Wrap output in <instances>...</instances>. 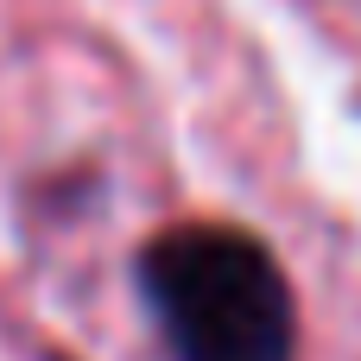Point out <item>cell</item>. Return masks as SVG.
Segmentation results:
<instances>
[{
    "label": "cell",
    "instance_id": "obj_1",
    "mask_svg": "<svg viewBox=\"0 0 361 361\" xmlns=\"http://www.w3.org/2000/svg\"><path fill=\"white\" fill-rule=\"evenodd\" d=\"M140 292L152 305V324L171 361H292L298 355V317L292 286L267 241L222 228V222H184L140 247Z\"/></svg>",
    "mask_w": 361,
    "mask_h": 361
}]
</instances>
